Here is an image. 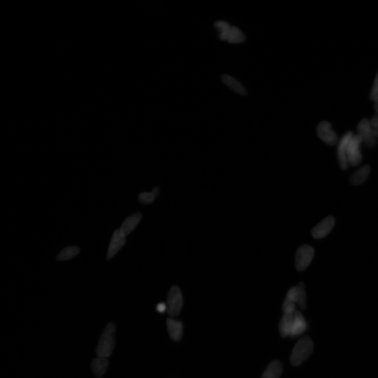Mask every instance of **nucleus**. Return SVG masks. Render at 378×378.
<instances>
[{
    "label": "nucleus",
    "instance_id": "obj_1",
    "mask_svg": "<svg viewBox=\"0 0 378 378\" xmlns=\"http://www.w3.org/2000/svg\"><path fill=\"white\" fill-rule=\"evenodd\" d=\"M116 330L115 325L111 323L105 327L97 347L98 357L107 358L112 354L115 344Z\"/></svg>",
    "mask_w": 378,
    "mask_h": 378
},
{
    "label": "nucleus",
    "instance_id": "obj_2",
    "mask_svg": "<svg viewBox=\"0 0 378 378\" xmlns=\"http://www.w3.org/2000/svg\"><path fill=\"white\" fill-rule=\"evenodd\" d=\"M314 350V343L311 338L305 336L296 344L290 355V362L294 366H299L311 356Z\"/></svg>",
    "mask_w": 378,
    "mask_h": 378
},
{
    "label": "nucleus",
    "instance_id": "obj_3",
    "mask_svg": "<svg viewBox=\"0 0 378 378\" xmlns=\"http://www.w3.org/2000/svg\"><path fill=\"white\" fill-rule=\"evenodd\" d=\"M168 313L172 318L177 317L181 313L183 305V297L181 289L177 287H172L168 297Z\"/></svg>",
    "mask_w": 378,
    "mask_h": 378
},
{
    "label": "nucleus",
    "instance_id": "obj_4",
    "mask_svg": "<svg viewBox=\"0 0 378 378\" xmlns=\"http://www.w3.org/2000/svg\"><path fill=\"white\" fill-rule=\"evenodd\" d=\"M363 140L358 134L353 135L349 141L348 148V165L357 166L361 164L362 154L360 147Z\"/></svg>",
    "mask_w": 378,
    "mask_h": 378
},
{
    "label": "nucleus",
    "instance_id": "obj_5",
    "mask_svg": "<svg viewBox=\"0 0 378 378\" xmlns=\"http://www.w3.org/2000/svg\"><path fill=\"white\" fill-rule=\"evenodd\" d=\"M313 248L308 245H303L297 249L296 253L295 264L299 271L305 270L311 264L314 256Z\"/></svg>",
    "mask_w": 378,
    "mask_h": 378
},
{
    "label": "nucleus",
    "instance_id": "obj_6",
    "mask_svg": "<svg viewBox=\"0 0 378 378\" xmlns=\"http://www.w3.org/2000/svg\"><path fill=\"white\" fill-rule=\"evenodd\" d=\"M317 133L319 138L328 145L334 146L338 143L337 135L332 129L329 122H321L318 126Z\"/></svg>",
    "mask_w": 378,
    "mask_h": 378
},
{
    "label": "nucleus",
    "instance_id": "obj_7",
    "mask_svg": "<svg viewBox=\"0 0 378 378\" xmlns=\"http://www.w3.org/2000/svg\"><path fill=\"white\" fill-rule=\"evenodd\" d=\"M357 129L363 141L368 147L374 148L377 144V138L371 127L369 121L366 119L362 120L358 124Z\"/></svg>",
    "mask_w": 378,
    "mask_h": 378
},
{
    "label": "nucleus",
    "instance_id": "obj_8",
    "mask_svg": "<svg viewBox=\"0 0 378 378\" xmlns=\"http://www.w3.org/2000/svg\"><path fill=\"white\" fill-rule=\"evenodd\" d=\"M351 132L345 134L340 141L338 142L337 155L340 168L343 170L348 168V148L349 141L353 136Z\"/></svg>",
    "mask_w": 378,
    "mask_h": 378
},
{
    "label": "nucleus",
    "instance_id": "obj_9",
    "mask_svg": "<svg viewBox=\"0 0 378 378\" xmlns=\"http://www.w3.org/2000/svg\"><path fill=\"white\" fill-rule=\"evenodd\" d=\"M335 224V219L333 216L327 217L316 226L312 230V235L315 239L323 238L330 233Z\"/></svg>",
    "mask_w": 378,
    "mask_h": 378
},
{
    "label": "nucleus",
    "instance_id": "obj_10",
    "mask_svg": "<svg viewBox=\"0 0 378 378\" xmlns=\"http://www.w3.org/2000/svg\"><path fill=\"white\" fill-rule=\"evenodd\" d=\"M125 237L123 236L120 232L119 229L116 230L111 239L107 255V260L109 261L113 258L117 252L125 245L126 242Z\"/></svg>",
    "mask_w": 378,
    "mask_h": 378
},
{
    "label": "nucleus",
    "instance_id": "obj_11",
    "mask_svg": "<svg viewBox=\"0 0 378 378\" xmlns=\"http://www.w3.org/2000/svg\"><path fill=\"white\" fill-rule=\"evenodd\" d=\"M308 328L307 321L301 312L296 311L294 313V318L291 331L290 337H296L301 335L306 332Z\"/></svg>",
    "mask_w": 378,
    "mask_h": 378
},
{
    "label": "nucleus",
    "instance_id": "obj_12",
    "mask_svg": "<svg viewBox=\"0 0 378 378\" xmlns=\"http://www.w3.org/2000/svg\"><path fill=\"white\" fill-rule=\"evenodd\" d=\"M167 329L170 337L173 341L181 340L182 337L183 327L181 321L168 318L166 320Z\"/></svg>",
    "mask_w": 378,
    "mask_h": 378
},
{
    "label": "nucleus",
    "instance_id": "obj_13",
    "mask_svg": "<svg viewBox=\"0 0 378 378\" xmlns=\"http://www.w3.org/2000/svg\"><path fill=\"white\" fill-rule=\"evenodd\" d=\"M142 218L140 213H135L127 218L124 222L119 229L120 232L123 236L126 237L129 233H131L139 224Z\"/></svg>",
    "mask_w": 378,
    "mask_h": 378
},
{
    "label": "nucleus",
    "instance_id": "obj_14",
    "mask_svg": "<svg viewBox=\"0 0 378 378\" xmlns=\"http://www.w3.org/2000/svg\"><path fill=\"white\" fill-rule=\"evenodd\" d=\"M109 362L106 358L98 357L91 363V369L93 374L98 378H102L108 368Z\"/></svg>",
    "mask_w": 378,
    "mask_h": 378
},
{
    "label": "nucleus",
    "instance_id": "obj_15",
    "mask_svg": "<svg viewBox=\"0 0 378 378\" xmlns=\"http://www.w3.org/2000/svg\"><path fill=\"white\" fill-rule=\"evenodd\" d=\"M294 313L284 314L279 323V330L281 336L283 338L290 336L294 321Z\"/></svg>",
    "mask_w": 378,
    "mask_h": 378
},
{
    "label": "nucleus",
    "instance_id": "obj_16",
    "mask_svg": "<svg viewBox=\"0 0 378 378\" xmlns=\"http://www.w3.org/2000/svg\"><path fill=\"white\" fill-rule=\"evenodd\" d=\"M296 287L290 288L286 296L283 305L284 314H294L296 312Z\"/></svg>",
    "mask_w": 378,
    "mask_h": 378
},
{
    "label": "nucleus",
    "instance_id": "obj_17",
    "mask_svg": "<svg viewBox=\"0 0 378 378\" xmlns=\"http://www.w3.org/2000/svg\"><path fill=\"white\" fill-rule=\"evenodd\" d=\"M370 172L368 165H365L361 168L355 171L350 177V181L352 184L359 185L363 184L367 179Z\"/></svg>",
    "mask_w": 378,
    "mask_h": 378
},
{
    "label": "nucleus",
    "instance_id": "obj_18",
    "mask_svg": "<svg viewBox=\"0 0 378 378\" xmlns=\"http://www.w3.org/2000/svg\"><path fill=\"white\" fill-rule=\"evenodd\" d=\"M283 372V365L280 362H272L265 370L262 378H280Z\"/></svg>",
    "mask_w": 378,
    "mask_h": 378
},
{
    "label": "nucleus",
    "instance_id": "obj_19",
    "mask_svg": "<svg viewBox=\"0 0 378 378\" xmlns=\"http://www.w3.org/2000/svg\"><path fill=\"white\" fill-rule=\"evenodd\" d=\"M221 78L223 82L238 94L244 96L247 94L246 91L244 87L232 76L224 75Z\"/></svg>",
    "mask_w": 378,
    "mask_h": 378
},
{
    "label": "nucleus",
    "instance_id": "obj_20",
    "mask_svg": "<svg viewBox=\"0 0 378 378\" xmlns=\"http://www.w3.org/2000/svg\"><path fill=\"white\" fill-rule=\"evenodd\" d=\"M296 302L299 305L302 311L306 308V294L305 285L300 282L296 287Z\"/></svg>",
    "mask_w": 378,
    "mask_h": 378
},
{
    "label": "nucleus",
    "instance_id": "obj_21",
    "mask_svg": "<svg viewBox=\"0 0 378 378\" xmlns=\"http://www.w3.org/2000/svg\"><path fill=\"white\" fill-rule=\"evenodd\" d=\"M79 251V248L77 246L67 247L59 253L57 258L58 261H66L76 257Z\"/></svg>",
    "mask_w": 378,
    "mask_h": 378
},
{
    "label": "nucleus",
    "instance_id": "obj_22",
    "mask_svg": "<svg viewBox=\"0 0 378 378\" xmlns=\"http://www.w3.org/2000/svg\"><path fill=\"white\" fill-rule=\"evenodd\" d=\"M227 41L232 43V44L243 43L245 41V36L239 28L236 27H232Z\"/></svg>",
    "mask_w": 378,
    "mask_h": 378
},
{
    "label": "nucleus",
    "instance_id": "obj_23",
    "mask_svg": "<svg viewBox=\"0 0 378 378\" xmlns=\"http://www.w3.org/2000/svg\"><path fill=\"white\" fill-rule=\"evenodd\" d=\"M159 193V189L157 187L154 188L151 193H143L139 196V201L145 204L152 203Z\"/></svg>",
    "mask_w": 378,
    "mask_h": 378
},
{
    "label": "nucleus",
    "instance_id": "obj_24",
    "mask_svg": "<svg viewBox=\"0 0 378 378\" xmlns=\"http://www.w3.org/2000/svg\"><path fill=\"white\" fill-rule=\"evenodd\" d=\"M215 26L220 30V39L221 41H227L232 27L230 25L225 21H219L215 23Z\"/></svg>",
    "mask_w": 378,
    "mask_h": 378
},
{
    "label": "nucleus",
    "instance_id": "obj_25",
    "mask_svg": "<svg viewBox=\"0 0 378 378\" xmlns=\"http://www.w3.org/2000/svg\"><path fill=\"white\" fill-rule=\"evenodd\" d=\"M378 95V72L374 80V83L370 92V97L371 100Z\"/></svg>",
    "mask_w": 378,
    "mask_h": 378
},
{
    "label": "nucleus",
    "instance_id": "obj_26",
    "mask_svg": "<svg viewBox=\"0 0 378 378\" xmlns=\"http://www.w3.org/2000/svg\"><path fill=\"white\" fill-rule=\"evenodd\" d=\"M371 127L376 136V137L378 138V116L376 115L372 118V119L369 121Z\"/></svg>",
    "mask_w": 378,
    "mask_h": 378
},
{
    "label": "nucleus",
    "instance_id": "obj_27",
    "mask_svg": "<svg viewBox=\"0 0 378 378\" xmlns=\"http://www.w3.org/2000/svg\"><path fill=\"white\" fill-rule=\"evenodd\" d=\"M166 308V306L165 303L162 302L159 303L157 306V311L160 313H163L165 312Z\"/></svg>",
    "mask_w": 378,
    "mask_h": 378
},
{
    "label": "nucleus",
    "instance_id": "obj_28",
    "mask_svg": "<svg viewBox=\"0 0 378 378\" xmlns=\"http://www.w3.org/2000/svg\"><path fill=\"white\" fill-rule=\"evenodd\" d=\"M374 102V108L377 113V115L378 116V95H377L373 100Z\"/></svg>",
    "mask_w": 378,
    "mask_h": 378
}]
</instances>
